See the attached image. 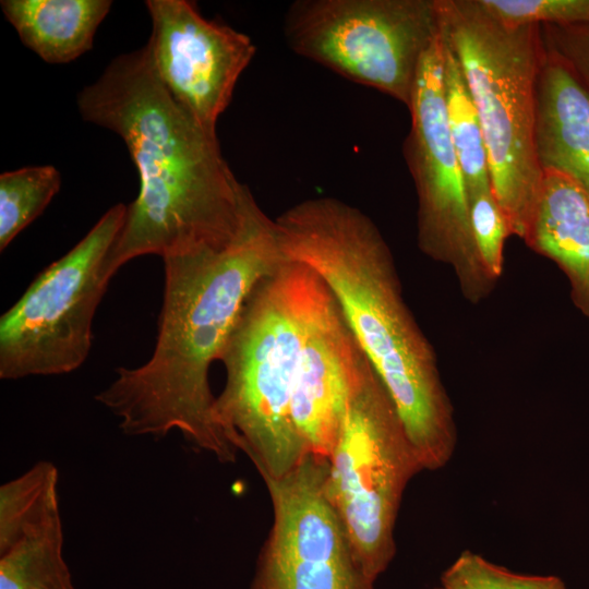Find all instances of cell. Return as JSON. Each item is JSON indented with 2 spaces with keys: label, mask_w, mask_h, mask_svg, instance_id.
Returning <instances> with one entry per match:
<instances>
[{
  "label": "cell",
  "mask_w": 589,
  "mask_h": 589,
  "mask_svg": "<svg viewBox=\"0 0 589 589\" xmlns=\"http://www.w3.org/2000/svg\"><path fill=\"white\" fill-rule=\"evenodd\" d=\"M438 31L435 0H298L284 20L296 53L407 108Z\"/></svg>",
  "instance_id": "cell-8"
},
{
  "label": "cell",
  "mask_w": 589,
  "mask_h": 589,
  "mask_svg": "<svg viewBox=\"0 0 589 589\" xmlns=\"http://www.w3.org/2000/svg\"><path fill=\"white\" fill-rule=\"evenodd\" d=\"M435 3L479 113L493 193L510 235L522 240L542 180L534 147L541 26L505 24L481 0Z\"/></svg>",
  "instance_id": "cell-5"
},
{
  "label": "cell",
  "mask_w": 589,
  "mask_h": 589,
  "mask_svg": "<svg viewBox=\"0 0 589 589\" xmlns=\"http://www.w3.org/2000/svg\"><path fill=\"white\" fill-rule=\"evenodd\" d=\"M540 26L545 49L589 89V23Z\"/></svg>",
  "instance_id": "cell-22"
},
{
  "label": "cell",
  "mask_w": 589,
  "mask_h": 589,
  "mask_svg": "<svg viewBox=\"0 0 589 589\" xmlns=\"http://www.w3.org/2000/svg\"><path fill=\"white\" fill-rule=\"evenodd\" d=\"M362 353L338 303L318 277L291 396L292 423L308 453L329 458Z\"/></svg>",
  "instance_id": "cell-12"
},
{
  "label": "cell",
  "mask_w": 589,
  "mask_h": 589,
  "mask_svg": "<svg viewBox=\"0 0 589 589\" xmlns=\"http://www.w3.org/2000/svg\"><path fill=\"white\" fill-rule=\"evenodd\" d=\"M432 589H442V588L438 586V587H435V588H432Z\"/></svg>",
  "instance_id": "cell-23"
},
{
  "label": "cell",
  "mask_w": 589,
  "mask_h": 589,
  "mask_svg": "<svg viewBox=\"0 0 589 589\" xmlns=\"http://www.w3.org/2000/svg\"><path fill=\"white\" fill-rule=\"evenodd\" d=\"M63 544L59 471L40 460L0 486V589H75Z\"/></svg>",
  "instance_id": "cell-13"
},
{
  "label": "cell",
  "mask_w": 589,
  "mask_h": 589,
  "mask_svg": "<svg viewBox=\"0 0 589 589\" xmlns=\"http://www.w3.org/2000/svg\"><path fill=\"white\" fill-rule=\"evenodd\" d=\"M476 249L488 276L496 283L504 268V245L510 235L493 189L467 196Z\"/></svg>",
  "instance_id": "cell-20"
},
{
  "label": "cell",
  "mask_w": 589,
  "mask_h": 589,
  "mask_svg": "<svg viewBox=\"0 0 589 589\" xmlns=\"http://www.w3.org/2000/svg\"><path fill=\"white\" fill-rule=\"evenodd\" d=\"M505 24L574 25L589 23V0H481Z\"/></svg>",
  "instance_id": "cell-21"
},
{
  "label": "cell",
  "mask_w": 589,
  "mask_h": 589,
  "mask_svg": "<svg viewBox=\"0 0 589 589\" xmlns=\"http://www.w3.org/2000/svg\"><path fill=\"white\" fill-rule=\"evenodd\" d=\"M534 147L542 170L568 176L589 195V89L546 49L536 87Z\"/></svg>",
  "instance_id": "cell-14"
},
{
  "label": "cell",
  "mask_w": 589,
  "mask_h": 589,
  "mask_svg": "<svg viewBox=\"0 0 589 589\" xmlns=\"http://www.w3.org/2000/svg\"><path fill=\"white\" fill-rule=\"evenodd\" d=\"M82 118L113 131L137 170L110 251L115 275L142 255L221 248L241 231L255 202L223 156L217 134L201 128L158 80L148 47L123 53L77 95Z\"/></svg>",
  "instance_id": "cell-1"
},
{
  "label": "cell",
  "mask_w": 589,
  "mask_h": 589,
  "mask_svg": "<svg viewBox=\"0 0 589 589\" xmlns=\"http://www.w3.org/2000/svg\"><path fill=\"white\" fill-rule=\"evenodd\" d=\"M127 205L110 207L0 318V378L70 373L86 360L93 320L113 276L108 260Z\"/></svg>",
  "instance_id": "cell-7"
},
{
  "label": "cell",
  "mask_w": 589,
  "mask_h": 589,
  "mask_svg": "<svg viewBox=\"0 0 589 589\" xmlns=\"http://www.w3.org/2000/svg\"><path fill=\"white\" fill-rule=\"evenodd\" d=\"M275 229L284 257L312 269L332 292L423 469L445 467L457 445L454 408L375 224L359 208L322 196L285 211Z\"/></svg>",
  "instance_id": "cell-3"
},
{
  "label": "cell",
  "mask_w": 589,
  "mask_h": 589,
  "mask_svg": "<svg viewBox=\"0 0 589 589\" xmlns=\"http://www.w3.org/2000/svg\"><path fill=\"white\" fill-rule=\"evenodd\" d=\"M145 5L152 21L146 46L158 80L201 128L216 134L255 45L248 35L205 19L192 1L147 0Z\"/></svg>",
  "instance_id": "cell-11"
},
{
  "label": "cell",
  "mask_w": 589,
  "mask_h": 589,
  "mask_svg": "<svg viewBox=\"0 0 589 589\" xmlns=\"http://www.w3.org/2000/svg\"><path fill=\"white\" fill-rule=\"evenodd\" d=\"M328 468L308 453L285 477L264 480L273 524L250 589H375L327 496Z\"/></svg>",
  "instance_id": "cell-10"
},
{
  "label": "cell",
  "mask_w": 589,
  "mask_h": 589,
  "mask_svg": "<svg viewBox=\"0 0 589 589\" xmlns=\"http://www.w3.org/2000/svg\"><path fill=\"white\" fill-rule=\"evenodd\" d=\"M327 496L365 574L376 580L396 552L394 528L404 491L424 470L384 384L364 354L329 456Z\"/></svg>",
  "instance_id": "cell-6"
},
{
  "label": "cell",
  "mask_w": 589,
  "mask_h": 589,
  "mask_svg": "<svg viewBox=\"0 0 589 589\" xmlns=\"http://www.w3.org/2000/svg\"><path fill=\"white\" fill-rule=\"evenodd\" d=\"M165 287L151 358L119 368L95 399L130 436L180 432L220 462L237 450L215 420L209 369L219 361L254 287L285 261L275 221L255 203L239 235L221 248L163 259Z\"/></svg>",
  "instance_id": "cell-2"
},
{
  "label": "cell",
  "mask_w": 589,
  "mask_h": 589,
  "mask_svg": "<svg viewBox=\"0 0 589 589\" xmlns=\"http://www.w3.org/2000/svg\"><path fill=\"white\" fill-rule=\"evenodd\" d=\"M318 276L285 260L248 297L221 354L226 382L215 420L263 481L280 479L308 454L291 418L294 373Z\"/></svg>",
  "instance_id": "cell-4"
},
{
  "label": "cell",
  "mask_w": 589,
  "mask_h": 589,
  "mask_svg": "<svg viewBox=\"0 0 589 589\" xmlns=\"http://www.w3.org/2000/svg\"><path fill=\"white\" fill-rule=\"evenodd\" d=\"M444 59L440 29L418 70L405 156L418 199V247L433 261L448 265L464 297L477 303L496 283L485 273L471 232L466 187L447 123Z\"/></svg>",
  "instance_id": "cell-9"
},
{
  "label": "cell",
  "mask_w": 589,
  "mask_h": 589,
  "mask_svg": "<svg viewBox=\"0 0 589 589\" xmlns=\"http://www.w3.org/2000/svg\"><path fill=\"white\" fill-rule=\"evenodd\" d=\"M444 44V94L447 123L468 196L492 189L489 159L479 113L466 79L445 39Z\"/></svg>",
  "instance_id": "cell-17"
},
{
  "label": "cell",
  "mask_w": 589,
  "mask_h": 589,
  "mask_svg": "<svg viewBox=\"0 0 589 589\" xmlns=\"http://www.w3.org/2000/svg\"><path fill=\"white\" fill-rule=\"evenodd\" d=\"M61 185L50 165L24 167L0 175V251L48 206Z\"/></svg>",
  "instance_id": "cell-18"
},
{
  "label": "cell",
  "mask_w": 589,
  "mask_h": 589,
  "mask_svg": "<svg viewBox=\"0 0 589 589\" xmlns=\"http://www.w3.org/2000/svg\"><path fill=\"white\" fill-rule=\"evenodd\" d=\"M442 589H566L553 575H525L464 551L441 576Z\"/></svg>",
  "instance_id": "cell-19"
},
{
  "label": "cell",
  "mask_w": 589,
  "mask_h": 589,
  "mask_svg": "<svg viewBox=\"0 0 589 589\" xmlns=\"http://www.w3.org/2000/svg\"><path fill=\"white\" fill-rule=\"evenodd\" d=\"M109 0H2V12L21 41L45 62L69 63L93 47Z\"/></svg>",
  "instance_id": "cell-16"
},
{
  "label": "cell",
  "mask_w": 589,
  "mask_h": 589,
  "mask_svg": "<svg viewBox=\"0 0 589 589\" xmlns=\"http://www.w3.org/2000/svg\"><path fill=\"white\" fill-rule=\"evenodd\" d=\"M524 242L566 276L574 305L589 318V195L568 176L542 170Z\"/></svg>",
  "instance_id": "cell-15"
}]
</instances>
